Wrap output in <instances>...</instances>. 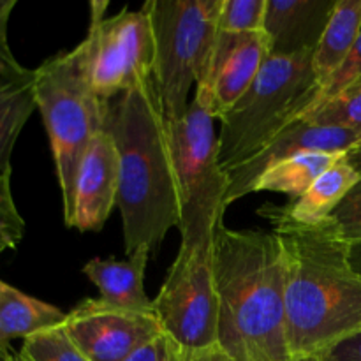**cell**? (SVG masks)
<instances>
[{"instance_id": "8992f818", "label": "cell", "mask_w": 361, "mask_h": 361, "mask_svg": "<svg viewBox=\"0 0 361 361\" xmlns=\"http://www.w3.org/2000/svg\"><path fill=\"white\" fill-rule=\"evenodd\" d=\"M155 39L154 80L168 122H178L189 108L219 35L222 0H148Z\"/></svg>"}, {"instance_id": "f1b7e54d", "label": "cell", "mask_w": 361, "mask_h": 361, "mask_svg": "<svg viewBox=\"0 0 361 361\" xmlns=\"http://www.w3.org/2000/svg\"><path fill=\"white\" fill-rule=\"evenodd\" d=\"M324 358L326 361H361V334L338 344Z\"/></svg>"}, {"instance_id": "ac0fdd59", "label": "cell", "mask_w": 361, "mask_h": 361, "mask_svg": "<svg viewBox=\"0 0 361 361\" xmlns=\"http://www.w3.org/2000/svg\"><path fill=\"white\" fill-rule=\"evenodd\" d=\"M360 180V169L349 154L323 173L310 189L298 200L284 204L282 210L289 219L302 224H317L328 221L342 203L349 190Z\"/></svg>"}, {"instance_id": "603a6c76", "label": "cell", "mask_w": 361, "mask_h": 361, "mask_svg": "<svg viewBox=\"0 0 361 361\" xmlns=\"http://www.w3.org/2000/svg\"><path fill=\"white\" fill-rule=\"evenodd\" d=\"M267 0H222L219 32L249 34L263 32Z\"/></svg>"}, {"instance_id": "e0dca14e", "label": "cell", "mask_w": 361, "mask_h": 361, "mask_svg": "<svg viewBox=\"0 0 361 361\" xmlns=\"http://www.w3.org/2000/svg\"><path fill=\"white\" fill-rule=\"evenodd\" d=\"M67 312L42 300L25 295L0 281V349L11 351L14 338H27L66 323Z\"/></svg>"}, {"instance_id": "52a82bcc", "label": "cell", "mask_w": 361, "mask_h": 361, "mask_svg": "<svg viewBox=\"0 0 361 361\" xmlns=\"http://www.w3.org/2000/svg\"><path fill=\"white\" fill-rule=\"evenodd\" d=\"M214 116L194 97L178 122H169L180 194V245L214 242L228 204V175L219 161Z\"/></svg>"}, {"instance_id": "4dcf8cb0", "label": "cell", "mask_w": 361, "mask_h": 361, "mask_svg": "<svg viewBox=\"0 0 361 361\" xmlns=\"http://www.w3.org/2000/svg\"><path fill=\"white\" fill-rule=\"evenodd\" d=\"M349 259H351L353 268L361 275V242L349 245Z\"/></svg>"}, {"instance_id": "ba28073f", "label": "cell", "mask_w": 361, "mask_h": 361, "mask_svg": "<svg viewBox=\"0 0 361 361\" xmlns=\"http://www.w3.org/2000/svg\"><path fill=\"white\" fill-rule=\"evenodd\" d=\"M108 2L90 4L88 34L76 46L92 90L104 102L154 78L155 39L148 7L106 18Z\"/></svg>"}, {"instance_id": "7a4b0ae2", "label": "cell", "mask_w": 361, "mask_h": 361, "mask_svg": "<svg viewBox=\"0 0 361 361\" xmlns=\"http://www.w3.org/2000/svg\"><path fill=\"white\" fill-rule=\"evenodd\" d=\"M104 129L118 152V207L127 256L141 247L157 252L180 224V194L169 122L154 78L113 99Z\"/></svg>"}, {"instance_id": "4316f807", "label": "cell", "mask_w": 361, "mask_h": 361, "mask_svg": "<svg viewBox=\"0 0 361 361\" xmlns=\"http://www.w3.org/2000/svg\"><path fill=\"white\" fill-rule=\"evenodd\" d=\"M358 83H361V35L358 42L355 44V48H353L349 59L345 60L344 66L341 67V71H338V73L331 78L330 83L321 90L319 101H317L316 104H319L324 99L334 97V95L341 94V92L348 90V88L355 87V85Z\"/></svg>"}, {"instance_id": "cb8c5ba5", "label": "cell", "mask_w": 361, "mask_h": 361, "mask_svg": "<svg viewBox=\"0 0 361 361\" xmlns=\"http://www.w3.org/2000/svg\"><path fill=\"white\" fill-rule=\"evenodd\" d=\"M25 236V221L11 189V173H0V256L14 250Z\"/></svg>"}, {"instance_id": "5bb4252c", "label": "cell", "mask_w": 361, "mask_h": 361, "mask_svg": "<svg viewBox=\"0 0 361 361\" xmlns=\"http://www.w3.org/2000/svg\"><path fill=\"white\" fill-rule=\"evenodd\" d=\"M337 0H267L263 34L270 56L310 53L319 44Z\"/></svg>"}, {"instance_id": "3957f363", "label": "cell", "mask_w": 361, "mask_h": 361, "mask_svg": "<svg viewBox=\"0 0 361 361\" xmlns=\"http://www.w3.org/2000/svg\"><path fill=\"white\" fill-rule=\"evenodd\" d=\"M214 279L217 344L235 361H293L286 334L284 264L274 233L219 224Z\"/></svg>"}, {"instance_id": "277c9868", "label": "cell", "mask_w": 361, "mask_h": 361, "mask_svg": "<svg viewBox=\"0 0 361 361\" xmlns=\"http://www.w3.org/2000/svg\"><path fill=\"white\" fill-rule=\"evenodd\" d=\"M312 53L268 56L249 90L222 116L219 161L226 173L316 106L321 87Z\"/></svg>"}, {"instance_id": "5b68a950", "label": "cell", "mask_w": 361, "mask_h": 361, "mask_svg": "<svg viewBox=\"0 0 361 361\" xmlns=\"http://www.w3.org/2000/svg\"><path fill=\"white\" fill-rule=\"evenodd\" d=\"M34 90L62 192L63 221H67L73 210L78 168L90 141L104 129L109 102L92 90L78 48L49 56L34 69Z\"/></svg>"}, {"instance_id": "9c48e42d", "label": "cell", "mask_w": 361, "mask_h": 361, "mask_svg": "<svg viewBox=\"0 0 361 361\" xmlns=\"http://www.w3.org/2000/svg\"><path fill=\"white\" fill-rule=\"evenodd\" d=\"M152 307L162 331L182 348L201 349L217 344L219 300L214 279V242L180 245L157 296L152 300Z\"/></svg>"}, {"instance_id": "2e32d148", "label": "cell", "mask_w": 361, "mask_h": 361, "mask_svg": "<svg viewBox=\"0 0 361 361\" xmlns=\"http://www.w3.org/2000/svg\"><path fill=\"white\" fill-rule=\"evenodd\" d=\"M361 35V0H337L319 44L312 53V67L323 90L341 71Z\"/></svg>"}, {"instance_id": "7402d4cb", "label": "cell", "mask_w": 361, "mask_h": 361, "mask_svg": "<svg viewBox=\"0 0 361 361\" xmlns=\"http://www.w3.org/2000/svg\"><path fill=\"white\" fill-rule=\"evenodd\" d=\"M20 353L27 361H88L63 324L27 337Z\"/></svg>"}, {"instance_id": "d6986e66", "label": "cell", "mask_w": 361, "mask_h": 361, "mask_svg": "<svg viewBox=\"0 0 361 361\" xmlns=\"http://www.w3.org/2000/svg\"><path fill=\"white\" fill-rule=\"evenodd\" d=\"M348 154L342 152H302L275 162L254 183L252 192H282L291 201L302 197L314 182Z\"/></svg>"}, {"instance_id": "44dd1931", "label": "cell", "mask_w": 361, "mask_h": 361, "mask_svg": "<svg viewBox=\"0 0 361 361\" xmlns=\"http://www.w3.org/2000/svg\"><path fill=\"white\" fill-rule=\"evenodd\" d=\"M302 118L316 126L338 127V129L361 133V83L334 97L324 99L309 109Z\"/></svg>"}, {"instance_id": "f546056e", "label": "cell", "mask_w": 361, "mask_h": 361, "mask_svg": "<svg viewBox=\"0 0 361 361\" xmlns=\"http://www.w3.org/2000/svg\"><path fill=\"white\" fill-rule=\"evenodd\" d=\"M180 361H235L219 344L201 349H182Z\"/></svg>"}, {"instance_id": "4fadbf2b", "label": "cell", "mask_w": 361, "mask_h": 361, "mask_svg": "<svg viewBox=\"0 0 361 361\" xmlns=\"http://www.w3.org/2000/svg\"><path fill=\"white\" fill-rule=\"evenodd\" d=\"M120 164L111 134L99 130L80 162L67 228L101 231L118 200Z\"/></svg>"}, {"instance_id": "83f0119b", "label": "cell", "mask_w": 361, "mask_h": 361, "mask_svg": "<svg viewBox=\"0 0 361 361\" xmlns=\"http://www.w3.org/2000/svg\"><path fill=\"white\" fill-rule=\"evenodd\" d=\"M182 349L175 338L169 337L166 331H161L140 345L126 361H180Z\"/></svg>"}, {"instance_id": "e575fe53", "label": "cell", "mask_w": 361, "mask_h": 361, "mask_svg": "<svg viewBox=\"0 0 361 361\" xmlns=\"http://www.w3.org/2000/svg\"><path fill=\"white\" fill-rule=\"evenodd\" d=\"M7 353H11V351H4V349H0V358H2V356H6Z\"/></svg>"}, {"instance_id": "30bf717a", "label": "cell", "mask_w": 361, "mask_h": 361, "mask_svg": "<svg viewBox=\"0 0 361 361\" xmlns=\"http://www.w3.org/2000/svg\"><path fill=\"white\" fill-rule=\"evenodd\" d=\"M63 326L88 361H126L162 331L154 309H123L102 298L78 303Z\"/></svg>"}, {"instance_id": "d590c367", "label": "cell", "mask_w": 361, "mask_h": 361, "mask_svg": "<svg viewBox=\"0 0 361 361\" xmlns=\"http://www.w3.org/2000/svg\"><path fill=\"white\" fill-rule=\"evenodd\" d=\"M4 85H6V83H4V81L0 80V90H2V88H4Z\"/></svg>"}, {"instance_id": "ffe728a7", "label": "cell", "mask_w": 361, "mask_h": 361, "mask_svg": "<svg viewBox=\"0 0 361 361\" xmlns=\"http://www.w3.org/2000/svg\"><path fill=\"white\" fill-rule=\"evenodd\" d=\"M37 109L34 69L28 76L4 85L0 90V173H11V155L18 136Z\"/></svg>"}, {"instance_id": "8fae6325", "label": "cell", "mask_w": 361, "mask_h": 361, "mask_svg": "<svg viewBox=\"0 0 361 361\" xmlns=\"http://www.w3.org/2000/svg\"><path fill=\"white\" fill-rule=\"evenodd\" d=\"M268 56L270 46L263 32H219L207 67L196 85V97L215 120H221L249 90Z\"/></svg>"}, {"instance_id": "836d02e7", "label": "cell", "mask_w": 361, "mask_h": 361, "mask_svg": "<svg viewBox=\"0 0 361 361\" xmlns=\"http://www.w3.org/2000/svg\"><path fill=\"white\" fill-rule=\"evenodd\" d=\"M295 361H326V358L324 356H309V358H300Z\"/></svg>"}, {"instance_id": "6da1fadb", "label": "cell", "mask_w": 361, "mask_h": 361, "mask_svg": "<svg viewBox=\"0 0 361 361\" xmlns=\"http://www.w3.org/2000/svg\"><path fill=\"white\" fill-rule=\"evenodd\" d=\"M274 228L284 264L286 334L293 361L326 356L361 334V275L331 219L302 224L282 207L259 208Z\"/></svg>"}, {"instance_id": "9a60e30c", "label": "cell", "mask_w": 361, "mask_h": 361, "mask_svg": "<svg viewBox=\"0 0 361 361\" xmlns=\"http://www.w3.org/2000/svg\"><path fill=\"white\" fill-rule=\"evenodd\" d=\"M152 250L141 247L126 259L94 257L83 267V274L101 293L104 302L130 310H152V300L145 291V271Z\"/></svg>"}, {"instance_id": "d4e9b609", "label": "cell", "mask_w": 361, "mask_h": 361, "mask_svg": "<svg viewBox=\"0 0 361 361\" xmlns=\"http://www.w3.org/2000/svg\"><path fill=\"white\" fill-rule=\"evenodd\" d=\"M351 161L358 166L360 180L330 217L349 245L361 242V161H355V159Z\"/></svg>"}, {"instance_id": "484cf974", "label": "cell", "mask_w": 361, "mask_h": 361, "mask_svg": "<svg viewBox=\"0 0 361 361\" xmlns=\"http://www.w3.org/2000/svg\"><path fill=\"white\" fill-rule=\"evenodd\" d=\"M14 7H16V0H0V80L4 83L21 80L32 73V69H27L18 62L9 46L7 27H9V18Z\"/></svg>"}, {"instance_id": "d6a6232c", "label": "cell", "mask_w": 361, "mask_h": 361, "mask_svg": "<svg viewBox=\"0 0 361 361\" xmlns=\"http://www.w3.org/2000/svg\"><path fill=\"white\" fill-rule=\"evenodd\" d=\"M349 157L355 159V161H361V143L355 148V150L349 152Z\"/></svg>"}, {"instance_id": "1f68e13d", "label": "cell", "mask_w": 361, "mask_h": 361, "mask_svg": "<svg viewBox=\"0 0 361 361\" xmlns=\"http://www.w3.org/2000/svg\"><path fill=\"white\" fill-rule=\"evenodd\" d=\"M0 361H27V360H25L23 356H21V353L11 351V353H7L6 356H2V358H0Z\"/></svg>"}, {"instance_id": "7c38bea8", "label": "cell", "mask_w": 361, "mask_h": 361, "mask_svg": "<svg viewBox=\"0 0 361 361\" xmlns=\"http://www.w3.org/2000/svg\"><path fill=\"white\" fill-rule=\"evenodd\" d=\"M361 143V133L338 127H324L300 118L271 137L261 150L245 162L228 171L226 204L252 194L256 180L275 162L284 161L302 152H342L349 154Z\"/></svg>"}]
</instances>
